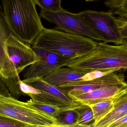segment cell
Masks as SVG:
<instances>
[{
  "mask_svg": "<svg viewBox=\"0 0 127 127\" xmlns=\"http://www.w3.org/2000/svg\"><path fill=\"white\" fill-rule=\"evenodd\" d=\"M119 69H103L94 70L87 73L81 78L80 80L90 81L100 78L103 76L120 71Z\"/></svg>",
  "mask_w": 127,
  "mask_h": 127,
  "instance_id": "obj_21",
  "label": "cell"
},
{
  "mask_svg": "<svg viewBox=\"0 0 127 127\" xmlns=\"http://www.w3.org/2000/svg\"><path fill=\"white\" fill-rule=\"evenodd\" d=\"M106 127H127V115Z\"/></svg>",
  "mask_w": 127,
  "mask_h": 127,
  "instance_id": "obj_26",
  "label": "cell"
},
{
  "mask_svg": "<svg viewBox=\"0 0 127 127\" xmlns=\"http://www.w3.org/2000/svg\"><path fill=\"white\" fill-rule=\"evenodd\" d=\"M77 115L75 123L80 125H89L90 122L94 121L92 111L89 106L83 105L79 109L74 110Z\"/></svg>",
  "mask_w": 127,
  "mask_h": 127,
  "instance_id": "obj_19",
  "label": "cell"
},
{
  "mask_svg": "<svg viewBox=\"0 0 127 127\" xmlns=\"http://www.w3.org/2000/svg\"><path fill=\"white\" fill-rule=\"evenodd\" d=\"M0 115L35 127L57 124L53 119L13 97L0 77Z\"/></svg>",
  "mask_w": 127,
  "mask_h": 127,
  "instance_id": "obj_4",
  "label": "cell"
},
{
  "mask_svg": "<svg viewBox=\"0 0 127 127\" xmlns=\"http://www.w3.org/2000/svg\"><path fill=\"white\" fill-rule=\"evenodd\" d=\"M97 42L86 37L45 28L32 44L72 60L80 58L96 48Z\"/></svg>",
  "mask_w": 127,
  "mask_h": 127,
  "instance_id": "obj_2",
  "label": "cell"
},
{
  "mask_svg": "<svg viewBox=\"0 0 127 127\" xmlns=\"http://www.w3.org/2000/svg\"><path fill=\"white\" fill-rule=\"evenodd\" d=\"M75 113L74 111L64 112L60 116L57 121V125H71L76 122L75 118Z\"/></svg>",
  "mask_w": 127,
  "mask_h": 127,
  "instance_id": "obj_23",
  "label": "cell"
},
{
  "mask_svg": "<svg viewBox=\"0 0 127 127\" xmlns=\"http://www.w3.org/2000/svg\"><path fill=\"white\" fill-rule=\"evenodd\" d=\"M126 91H127V88H126Z\"/></svg>",
  "mask_w": 127,
  "mask_h": 127,
  "instance_id": "obj_28",
  "label": "cell"
},
{
  "mask_svg": "<svg viewBox=\"0 0 127 127\" xmlns=\"http://www.w3.org/2000/svg\"><path fill=\"white\" fill-rule=\"evenodd\" d=\"M32 47L40 59L28 68L24 75V80L43 79L60 68L65 67L72 60L43 48Z\"/></svg>",
  "mask_w": 127,
  "mask_h": 127,
  "instance_id": "obj_7",
  "label": "cell"
},
{
  "mask_svg": "<svg viewBox=\"0 0 127 127\" xmlns=\"http://www.w3.org/2000/svg\"><path fill=\"white\" fill-rule=\"evenodd\" d=\"M19 89L23 94L29 95H37L41 93V91L27 84L21 80L19 82Z\"/></svg>",
  "mask_w": 127,
  "mask_h": 127,
  "instance_id": "obj_24",
  "label": "cell"
},
{
  "mask_svg": "<svg viewBox=\"0 0 127 127\" xmlns=\"http://www.w3.org/2000/svg\"><path fill=\"white\" fill-rule=\"evenodd\" d=\"M65 66L84 71L127 69V41L120 45L98 42L95 50L82 57L72 60Z\"/></svg>",
  "mask_w": 127,
  "mask_h": 127,
  "instance_id": "obj_3",
  "label": "cell"
},
{
  "mask_svg": "<svg viewBox=\"0 0 127 127\" xmlns=\"http://www.w3.org/2000/svg\"><path fill=\"white\" fill-rule=\"evenodd\" d=\"M22 81L35 88L49 93L68 103L75 105H82L79 102L75 101L67 93L62 91L58 87L47 83L43 79L39 78L30 80Z\"/></svg>",
  "mask_w": 127,
  "mask_h": 127,
  "instance_id": "obj_14",
  "label": "cell"
},
{
  "mask_svg": "<svg viewBox=\"0 0 127 127\" xmlns=\"http://www.w3.org/2000/svg\"><path fill=\"white\" fill-rule=\"evenodd\" d=\"M28 96H30L31 99L33 100L57 107L65 112L74 111L79 109L83 106V105H75L68 103L44 91H41V93L39 94L29 95Z\"/></svg>",
  "mask_w": 127,
  "mask_h": 127,
  "instance_id": "obj_15",
  "label": "cell"
},
{
  "mask_svg": "<svg viewBox=\"0 0 127 127\" xmlns=\"http://www.w3.org/2000/svg\"><path fill=\"white\" fill-rule=\"evenodd\" d=\"M26 104L39 112L53 119L57 125L58 119L65 111L57 107L30 99L25 102Z\"/></svg>",
  "mask_w": 127,
  "mask_h": 127,
  "instance_id": "obj_16",
  "label": "cell"
},
{
  "mask_svg": "<svg viewBox=\"0 0 127 127\" xmlns=\"http://www.w3.org/2000/svg\"><path fill=\"white\" fill-rule=\"evenodd\" d=\"M5 47L7 55L18 75L28 66L39 61V57L30 45L11 33L5 42Z\"/></svg>",
  "mask_w": 127,
  "mask_h": 127,
  "instance_id": "obj_10",
  "label": "cell"
},
{
  "mask_svg": "<svg viewBox=\"0 0 127 127\" xmlns=\"http://www.w3.org/2000/svg\"><path fill=\"white\" fill-rule=\"evenodd\" d=\"M11 33L4 17L2 5L0 4V77L9 91L13 93L19 90V82L21 80L5 50V42Z\"/></svg>",
  "mask_w": 127,
  "mask_h": 127,
  "instance_id": "obj_8",
  "label": "cell"
},
{
  "mask_svg": "<svg viewBox=\"0 0 127 127\" xmlns=\"http://www.w3.org/2000/svg\"><path fill=\"white\" fill-rule=\"evenodd\" d=\"M116 99L105 100L88 106L91 108L93 113L94 122L93 124L97 122L112 110L114 107V102Z\"/></svg>",
  "mask_w": 127,
  "mask_h": 127,
  "instance_id": "obj_17",
  "label": "cell"
},
{
  "mask_svg": "<svg viewBox=\"0 0 127 127\" xmlns=\"http://www.w3.org/2000/svg\"><path fill=\"white\" fill-rule=\"evenodd\" d=\"M13 119L0 115V127H34Z\"/></svg>",
  "mask_w": 127,
  "mask_h": 127,
  "instance_id": "obj_22",
  "label": "cell"
},
{
  "mask_svg": "<svg viewBox=\"0 0 127 127\" xmlns=\"http://www.w3.org/2000/svg\"><path fill=\"white\" fill-rule=\"evenodd\" d=\"M119 86L127 87L124 74L114 72L90 81L79 80L69 82L58 87L71 96L103 88Z\"/></svg>",
  "mask_w": 127,
  "mask_h": 127,
  "instance_id": "obj_9",
  "label": "cell"
},
{
  "mask_svg": "<svg viewBox=\"0 0 127 127\" xmlns=\"http://www.w3.org/2000/svg\"><path fill=\"white\" fill-rule=\"evenodd\" d=\"M127 87L119 86L103 88L70 97L82 105L88 106L105 100L116 99L124 92Z\"/></svg>",
  "mask_w": 127,
  "mask_h": 127,
  "instance_id": "obj_11",
  "label": "cell"
},
{
  "mask_svg": "<svg viewBox=\"0 0 127 127\" xmlns=\"http://www.w3.org/2000/svg\"><path fill=\"white\" fill-rule=\"evenodd\" d=\"M91 71L77 70L69 67H64L43 79L50 84L58 87L69 82L79 80Z\"/></svg>",
  "mask_w": 127,
  "mask_h": 127,
  "instance_id": "obj_12",
  "label": "cell"
},
{
  "mask_svg": "<svg viewBox=\"0 0 127 127\" xmlns=\"http://www.w3.org/2000/svg\"><path fill=\"white\" fill-rule=\"evenodd\" d=\"M127 115V92L116 98L112 111L99 121L92 124V127H106Z\"/></svg>",
  "mask_w": 127,
  "mask_h": 127,
  "instance_id": "obj_13",
  "label": "cell"
},
{
  "mask_svg": "<svg viewBox=\"0 0 127 127\" xmlns=\"http://www.w3.org/2000/svg\"><path fill=\"white\" fill-rule=\"evenodd\" d=\"M92 127V124L89 125H80L76 123H74L71 125H55L53 126H45V127Z\"/></svg>",
  "mask_w": 127,
  "mask_h": 127,
  "instance_id": "obj_27",
  "label": "cell"
},
{
  "mask_svg": "<svg viewBox=\"0 0 127 127\" xmlns=\"http://www.w3.org/2000/svg\"><path fill=\"white\" fill-rule=\"evenodd\" d=\"M35 1L36 5L42 10L60 12L64 10L62 7L61 0H35Z\"/></svg>",
  "mask_w": 127,
  "mask_h": 127,
  "instance_id": "obj_20",
  "label": "cell"
},
{
  "mask_svg": "<svg viewBox=\"0 0 127 127\" xmlns=\"http://www.w3.org/2000/svg\"><path fill=\"white\" fill-rule=\"evenodd\" d=\"M41 18L56 25L55 29L72 34L86 37L95 41L104 42L103 39L76 13L64 10L51 12L41 10Z\"/></svg>",
  "mask_w": 127,
  "mask_h": 127,
  "instance_id": "obj_6",
  "label": "cell"
},
{
  "mask_svg": "<svg viewBox=\"0 0 127 127\" xmlns=\"http://www.w3.org/2000/svg\"><path fill=\"white\" fill-rule=\"evenodd\" d=\"M116 19L122 37L125 40L127 41V19L120 17H116Z\"/></svg>",
  "mask_w": 127,
  "mask_h": 127,
  "instance_id": "obj_25",
  "label": "cell"
},
{
  "mask_svg": "<svg viewBox=\"0 0 127 127\" xmlns=\"http://www.w3.org/2000/svg\"><path fill=\"white\" fill-rule=\"evenodd\" d=\"M76 15L97 32L105 42L120 45L126 42L122 37L116 17L112 13L86 10Z\"/></svg>",
  "mask_w": 127,
  "mask_h": 127,
  "instance_id": "obj_5",
  "label": "cell"
},
{
  "mask_svg": "<svg viewBox=\"0 0 127 127\" xmlns=\"http://www.w3.org/2000/svg\"><path fill=\"white\" fill-rule=\"evenodd\" d=\"M4 17L11 34L23 42L32 44L44 27L35 0L1 1Z\"/></svg>",
  "mask_w": 127,
  "mask_h": 127,
  "instance_id": "obj_1",
  "label": "cell"
},
{
  "mask_svg": "<svg viewBox=\"0 0 127 127\" xmlns=\"http://www.w3.org/2000/svg\"><path fill=\"white\" fill-rule=\"evenodd\" d=\"M103 3L109 12L120 18L127 19V0H109Z\"/></svg>",
  "mask_w": 127,
  "mask_h": 127,
  "instance_id": "obj_18",
  "label": "cell"
}]
</instances>
